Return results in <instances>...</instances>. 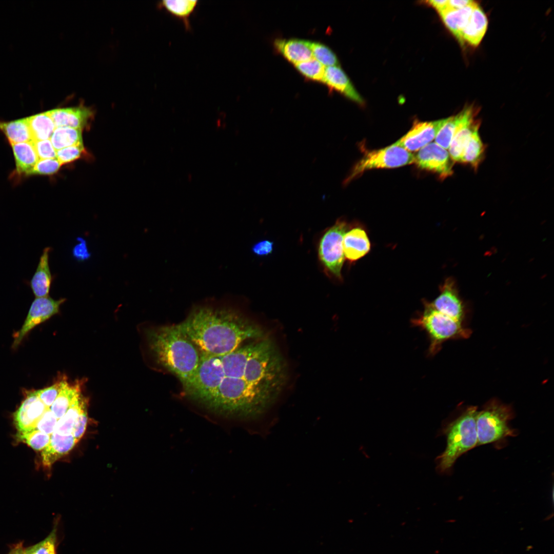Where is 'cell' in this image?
Returning a JSON list of instances; mask_svg holds the SVG:
<instances>
[{
    "label": "cell",
    "mask_w": 554,
    "mask_h": 554,
    "mask_svg": "<svg viewBox=\"0 0 554 554\" xmlns=\"http://www.w3.org/2000/svg\"><path fill=\"white\" fill-rule=\"evenodd\" d=\"M48 408L37 396L36 390L27 391L26 397L13 414L18 432L35 430L36 424Z\"/></svg>",
    "instance_id": "cell-13"
},
{
    "label": "cell",
    "mask_w": 554,
    "mask_h": 554,
    "mask_svg": "<svg viewBox=\"0 0 554 554\" xmlns=\"http://www.w3.org/2000/svg\"><path fill=\"white\" fill-rule=\"evenodd\" d=\"M474 2L469 0H450L448 1V8L460 9L469 6Z\"/></svg>",
    "instance_id": "cell-45"
},
{
    "label": "cell",
    "mask_w": 554,
    "mask_h": 554,
    "mask_svg": "<svg viewBox=\"0 0 554 554\" xmlns=\"http://www.w3.org/2000/svg\"><path fill=\"white\" fill-rule=\"evenodd\" d=\"M198 1L163 0L157 4L158 8L164 9L172 16L180 19L187 30L191 29L190 17L197 5Z\"/></svg>",
    "instance_id": "cell-26"
},
{
    "label": "cell",
    "mask_w": 554,
    "mask_h": 554,
    "mask_svg": "<svg viewBox=\"0 0 554 554\" xmlns=\"http://www.w3.org/2000/svg\"><path fill=\"white\" fill-rule=\"evenodd\" d=\"M57 524L42 541L25 548L26 554H56Z\"/></svg>",
    "instance_id": "cell-36"
},
{
    "label": "cell",
    "mask_w": 554,
    "mask_h": 554,
    "mask_svg": "<svg viewBox=\"0 0 554 554\" xmlns=\"http://www.w3.org/2000/svg\"><path fill=\"white\" fill-rule=\"evenodd\" d=\"M62 386V381L44 389L36 390V393L47 408H50L57 397Z\"/></svg>",
    "instance_id": "cell-41"
},
{
    "label": "cell",
    "mask_w": 554,
    "mask_h": 554,
    "mask_svg": "<svg viewBox=\"0 0 554 554\" xmlns=\"http://www.w3.org/2000/svg\"><path fill=\"white\" fill-rule=\"evenodd\" d=\"M273 242L265 240L259 241L252 247L253 253L259 256H264L270 254L273 250Z\"/></svg>",
    "instance_id": "cell-44"
},
{
    "label": "cell",
    "mask_w": 554,
    "mask_h": 554,
    "mask_svg": "<svg viewBox=\"0 0 554 554\" xmlns=\"http://www.w3.org/2000/svg\"><path fill=\"white\" fill-rule=\"evenodd\" d=\"M147 338L157 363L175 375L183 386L186 384L195 373L201 355L179 325L153 328Z\"/></svg>",
    "instance_id": "cell-3"
},
{
    "label": "cell",
    "mask_w": 554,
    "mask_h": 554,
    "mask_svg": "<svg viewBox=\"0 0 554 554\" xmlns=\"http://www.w3.org/2000/svg\"><path fill=\"white\" fill-rule=\"evenodd\" d=\"M477 4H473L460 9H449L439 13L444 23L459 39L471 17Z\"/></svg>",
    "instance_id": "cell-25"
},
{
    "label": "cell",
    "mask_w": 554,
    "mask_h": 554,
    "mask_svg": "<svg viewBox=\"0 0 554 554\" xmlns=\"http://www.w3.org/2000/svg\"><path fill=\"white\" fill-rule=\"evenodd\" d=\"M274 46L279 52L294 65L313 57L307 41L277 39Z\"/></svg>",
    "instance_id": "cell-23"
},
{
    "label": "cell",
    "mask_w": 554,
    "mask_h": 554,
    "mask_svg": "<svg viewBox=\"0 0 554 554\" xmlns=\"http://www.w3.org/2000/svg\"><path fill=\"white\" fill-rule=\"evenodd\" d=\"M281 392L275 388L251 384L242 378L225 377L204 406L226 416L255 418L266 412Z\"/></svg>",
    "instance_id": "cell-2"
},
{
    "label": "cell",
    "mask_w": 554,
    "mask_h": 554,
    "mask_svg": "<svg viewBox=\"0 0 554 554\" xmlns=\"http://www.w3.org/2000/svg\"><path fill=\"white\" fill-rule=\"evenodd\" d=\"M343 248L345 258L351 262L366 255L370 250V243L365 230L355 227L347 231L343 237Z\"/></svg>",
    "instance_id": "cell-18"
},
{
    "label": "cell",
    "mask_w": 554,
    "mask_h": 554,
    "mask_svg": "<svg viewBox=\"0 0 554 554\" xmlns=\"http://www.w3.org/2000/svg\"><path fill=\"white\" fill-rule=\"evenodd\" d=\"M477 123L472 121L464 125L453 137L448 148L452 161L460 162L465 146Z\"/></svg>",
    "instance_id": "cell-33"
},
{
    "label": "cell",
    "mask_w": 554,
    "mask_h": 554,
    "mask_svg": "<svg viewBox=\"0 0 554 554\" xmlns=\"http://www.w3.org/2000/svg\"><path fill=\"white\" fill-rule=\"evenodd\" d=\"M225 377L220 357L201 355L195 373L183 387L189 398L204 406Z\"/></svg>",
    "instance_id": "cell-7"
},
{
    "label": "cell",
    "mask_w": 554,
    "mask_h": 554,
    "mask_svg": "<svg viewBox=\"0 0 554 554\" xmlns=\"http://www.w3.org/2000/svg\"><path fill=\"white\" fill-rule=\"evenodd\" d=\"M479 127L480 123L478 122L465 146L460 161L469 164L475 169L478 167L484 152V146L479 132Z\"/></svg>",
    "instance_id": "cell-28"
},
{
    "label": "cell",
    "mask_w": 554,
    "mask_h": 554,
    "mask_svg": "<svg viewBox=\"0 0 554 554\" xmlns=\"http://www.w3.org/2000/svg\"><path fill=\"white\" fill-rule=\"evenodd\" d=\"M10 144L15 160L16 172L28 175L39 160L32 141Z\"/></svg>",
    "instance_id": "cell-24"
},
{
    "label": "cell",
    "mask_w": 554,
    "mask_h": 554,
    "mask_svg": "<svg viewBox=\"0 0 554 554\" xmlns=\"http://www.w3.org/2000/svg\"><path fill=\"white\" fill-rule=\"evenodd\" d=\"M478 411L477 406H469L456 418L443 424L440 432L446 438V447L436 459L438 473H450L460 456L477 446Z\"/></svg>",
    "instance_id": "cell-4"
},
{
    "label": "cell",
    "mask_w": 554,
    "mask_h": 554,
    "mask_svg": "<svg viewBox=\"0 0 554 554\" xmlns=\"http://www.w3.org/2000/svg\"><path fill=\"white\" fill-rule=\"evenodd\" d=\"M322 82L350 100L363 104L362 98L340 66L326 67Z\"/></svg>",
    "instance_id": "cell-19"
},
{
    "label": "cell",
    "mask_w": 554,
    "mask_h": 554,
    "mask_svg": "<svg viewBox=\"0 0 554 554\" xmlns=\"http://www.w3.org/2000/svg\"><path fill=\"white\" fill-rule=\"evenodd\" d=\"M258 340L239 347L232 352L220 357L225 377L244 379L247 362L255 350Z\"/></svg>",
    "instance_id": "cell-16"
},
{
    "label": "cell",
    "mask_w": 554,
    "mask_h": 554,
    "mask_svg": "<svg viewBox=\"0 0 554 554\" xmlns=\"http://www.w3.org/2000/svg\"><path fill=\"white\" fill-rule=\"evenodd\" d=\"M488 21L484 12L476 5L467 25L462 31L460 38L468 44L477 46L479 44L487 30Z\"/></svg>",
    "instance_id": "cell-22"
},
{
    "label": "cell",
    "mask_w": 554,
    "mask_h": 554,
    "mask_svg": "<svg viewBox=\"0 0 554 554\" xmlns=\"http://www.w3.org/2000/svg\"><path fill=\"white\" fill-rule=\"evenodd\" d=\"M52 248L45 247L39 257L36 270L28 282V285L35 298L49 296L53 276L49 266V254Z\"/></svg>",
    "instance_id": "cell-17"
},
{
    "label": "cell",
    "mask_w": 554,
    "mask_h": 554,
    "mask_svg": "<svg viewBox=\"0 0 554 554\" xmlns=\"http://www.w3.org/2000/svg\"><path fill=\"white\" fill-rule=\"evenodd\" d=\"M50 140L56 151L67 147L83 145L82 130L70 127H56Z\"/></svg>",
    "instance_id": "cell-32"
},
{
    "label": "cell",
    "mask_w": 554,
    "mask_h": 554,
    "mask_svg": "<svg viewBox=\"0 0 554 554\" xmlns=\"http://www.w3.org/2000/svg\"><path fill=\"white\" fill-rule=\"evenodd\" d=\"M430 304L439 312L463 323L464 306L451 279L446 280L441 287L440 294Z\"/></svg>",
    "instance_id": "cell-14"
},
{
    "label": "cell",
    "mask_w": 554,
    "mask_h": 554,
    "mask_svg": "<svg viewBox=\"0 0 554 554\" xmlns=\"http://www.w3.org/2000/svg\"><path fill=\"white\" fill-rule=\"evenodd\" d=\"M32 142L39 159L56 158V151L50 139Z\"/></svg>",
    "instance_id": "cell-42"
},
{
    "label": "cell",
    "mask_w": 554,
    "mask_h": 554,
    "mask_svg": "<svg viewBox=\"0 0 554 554\" xmlns=\"http://www.w3.org/2000/svg\"><path fill=\"white\" fill-rule=\"evenodd\" d=\"M474 113L471 107H467L456 115L448 117L435 138L436 143L445 149H448L456 133L464 125L473 121Z\"/></svg>",
    "instance_id": "cell-21"
},
{
    "label": "cell",
    "mask_w": 554,
    "mask_h": 554,
    "mask_svg": "<svg viewBox=\"0 0 554 554\" xmlns=\"http://www.w3.org/2000/svg\"><path fill=\"white\" fill-rule=\"evenodd\" d=\"M294 65L298 70L306 77L322 82L325 67L313 57Z\"/></svg>",
    "instance_id": "cell-37"
},
{
    "label": "cell",
    "mask_w": 554,
    "mask_h": 554,
    "mask_svg": "<svg viewBox=\"0 0 554 554\" xmlns=\"http://www.w3.org/2000/svg\"><path fill=\"white\" fill-rule=\"evenodd\" d=\"M0 131L6 136L9 143L32 141L27 117L10 122L0 120Z\"/></svg>",
    "instance_id": "cell-31"
},
{
    "label": "cell",
    "mask_w": 554,
    "mask_h": 554,
    "mask_svg": "<svg viewBox=\"0 0 554 554\" xmlns=\"http://www.w3.org/2000/svg\"><path fill=\"white\" fill-rule=\"evenodd\" d=\"M85 402L81 393L75 399L66 413L57 420L54 430L60 435L72 434V431L80 414L85 409Z\"/></svg>",
    "instance_id": "cell-30"
},
{
    "label": "cell",
    "mask_w": 554,
    "mask_h": 554,
    "mask_svg": "<svg viewBox=\"0 0 554 554\" xmlns=\"http://www.w3.org/2000/svg\"><path fill=\"white\" fill-rule=\"evenodd\" d=\"M65 301V298L55 300L50 296L35 298L31 304L23 325L14 335L13 347H17L25 337L36 326L58 313L61 305Z\"/></svg>",
    "instance_id": "cell-10"
},
{
    "label": "cell",
    "mask_w": 554,
    "mask_h": 554,
    "mask_svg": "<svg viewBox=\"0 0 554 554\" xmlns=\"http://www.w3.org/2000/svg\"><path fill=\"white\" fill-rule=\"evenodd\" d=\"M84 151L83 145L65 147L56 151V159L61 165L68 164L80 158Z\"/></svg>",
    "instance_id": "cell-39"
},
{
    "label": "cell",
    "mask_w": 554,
    "mask_h": 554,
    "mask_svg": "<svg viewBox=\"0 0 554 554\" xmlns=\"http://www.w3.org/2000/svg\"><path fill=\"white\" fill-rule=\"evenodd\" d=\"M61 166V165L56 158L39 159L28 175L53 174L59 170Z\"/></svg>",
    "instance_id": "cell-38"
},
{
    "label": "cell",
    "mask_w": 554,
    "mask_h": 554,
    "mask_svg": "<svg viewBox=\"0 0 554 554\" xmlns=\"http://www.w3.org/2000/svg\"><path fill=\"white\" fill-rule=\"evenodd\" d=\"M81 385L78 381L74 385H70L67 381L62 380L60 392L49 408L58 420L66 413L76 397L81 393Z\"/></svg>",
    "instance_id": "cell-27"
},
{
    "label": "cell",
    "mask_w": 554,
    "mask_h": 554,
    "mask_svg": "<svg viewBox=\"0 0 554 554\" xmlns=\"http://www.w3.org/2000/svg\"><path fill=\"white\" fill-rule=\"evenodd\" d=\"M423 311L411 320V324L427 333L429 345L428 355L436 354L445 342L453 339H467L471 331L463 323L454 320L436 310L430 303L425 302Z\"/></svg>",
    "instance_id": "cell-5"
},
{
    "label": "cell",
    "mask_w": 554,
    "mask_h": 554,
    "mask_svg": "<svg viewBox=\"0 0 554 554\" xmlns=\"http://www.w3.org/2000/svg\"><path fill=\"white\" fill-rule=\"evenodd\" d=\"M47 112L55 128L67 127L81 130L88 125L93 115L90 109L83 106L56 108Z\"/></svg>",
    "instance_id": "cell-15"
},
{
    "label": "cell",
    "mask_w": 554,
    "mask_h": 554,
    "mask_svg": "<svg viewBox=\"0 0 554 554\" xmlns=\"http://www.w3.org/2000/svg\"><path fill=\"white\" fill-rule=\"evenodd\" d=\"M447 0H433L428 1L429 3L440 13L448 8Z\"/></svg>",
    "instance_id": "cell-46"
},
{
    "label": "cell",
    "mask_w": 554,
    "mask_h": 554,
    "mask_svg": "<svg viewBox=\"0 0 554 554\" xmlns=\"http://www.w3.org/2000/svg\"><path fill=\"white\" fill-rule=\"evenodd\" d=\"M414 157L418 167L436 173L443 179L453 173L452 161L448 151L436 143L427 144Z\"/></svg>",
    "instance_id": "cell-11"
},
{
    "label": "cell",
    "mask_w": 554,
    "mask_h": 554,
    "mask_svg": "<svg viewBox=\"0 0 554 554\" xmlns=\"http://www.w3.org/2000/svg\"><path fill=\"white\" fill-rule=\"evenodd\" d=\"M51 435L37 430L18 432L16 434L17 439L27 444L35 450H42L49 444Z\"/></svg>",
    "instance_id": "cell-35"
},
{
    "label": "cell",
    "mask_w": 554,
    "mask_h": 554,
    "mask_svg": "<svg viewBox=\"0 0 554 554\" xmlns=\"http://www.w3.org/2000/svg\"><path fill=\"white\" fill-rule=\"evenodd\" d=\"M77 443L72 434L63 436L53 432L48 445L42 450L43 465L49 467L56 461L68 453Z\"/></svg>",
    "instance_id": "cell-20"
},
{
    "label": "cell",
    "mask_w": 554,
    "mask_h": 554,
    "mask_svg": "<svg viewBox=\"0 0 554 554\" xmlns=\"http://www.w3.org/2000/svg\"><path fill=\"white\" fill-rule=\"evenodd\" d=\"M513 416L509 405L496 400L487 403L477 415V446L516 436V430L509 425Z\"/></svg>",
    "instance_id": "cell-6"
},
{
    "label": "cell",
    "mask_w": 554,
    "mask_h": 554,
    "mask_svg": "<svg viewBox=\"0 0 554 554\" xmlns=\"http://www.w3.org/2000/svg\"><path fill=\"white\" fill-rule=\"evenodd\" d=\"M178 325L200 355L221 357L246 340H258L265 335L258 324L227 307H197Z\"/></svg>",
    "instance_id": "cell-1"
},
{
    "label": "cell",
    "mask_w": 554,
    "mask_h": 554,
    "mask_svg": "<svg viewBox=\"0 0 554 554\" xmlns=\"http://www.w3.org/2000/svg\"><path fill=\"white\" fill-rule=\"evenodd\" d=\"M8 554H26L23 543L19 542L13 545Z\"/></svg>",
    "instance_id": "cell-47"
},
{
    "label": "cell",
    "mask_w": 554,
    "mask_h": 554,
    "mask_svg": "<svg viewBox=\"0 0 554 554\" xmlns=\"http://www.w3.org/2000/svg\"><path fill=\"white\" fill-rule=\"evenodd\" d=\"M58 419L48 408L37 421L35 429L51 435L54 431Z\"/></svg>",
    "instance_id": "cell-40"
},
{
    "label": "cell",
    "mask_w": 554,
    "mask_h": 554,
    "mask_svg": "<svg viewBox=\"0 0 554 554\" xmlns=\"http://www.w3.org/2000/svg\"><path fill=\"white\" fill-rule=\"evenodd\" d=\"M313 57L324 67L339 66V61L335 54L327 46L317 42L307 41Z\"/></svg>",
    "instance_id": "cell-34"
},
{
    "label": "cell",
    "mask_w": 554,
    "mask_h": 554,
    "mask_svg": "<svg viewBox=\"0 0 554 554\" xmlns=\"http://www.w3.org/2000/svg\"><path fill=\"white\" fill-rule=\"evenodd\" d=\"M448 119L415 123L406 134L392 144L409 152L419 150L436 138Z\"/></svg>",
    "instance_id": "cell-12"
},
{
    "label": "cell",
    "mask_w": 554,
    "mask_h": 554,
    "mask_svg": "<svg viewBox=\"0 0 554 554\" xmlns=\"http://www.w3.org/2000/svg\"><path fill=\"white\" fill-rule=\"evenodd\" d=\"M348 229L347 223L341 219L327 229L319 242V260L328 273L341 280L345 256L343 248V237Z\"/></svg>",
    "instance_id": "cell-8"
},
{
    "label": "cell",
    "mask_w": 554,
    "mask_h": 554,
    "mask_svg": "<svg viewBox=\"0 0 554 554\" xmlns=\"http://www.w3.org/2000/svg\"><path fill=\"white\" fill-rule=\"evenodd\" d=\"M87 422V413L86 408L80 414L73 426L72 435L77 443L83 437L86 428Z\"/></svg>",
    "instance_id": "cell-43"
},
{
    "label": "cell",
    "mask_w": 554,
    "mask_h": 554,
    "mask_svg": "<svg viewBox=\"0 0 554 554\" xmlns=\"http://www.w3.org/2000/svg\"><path fill=\"white\" fill-rule=\"evenodd\" d=\"M414 159V155L411 152L393 144L368 152L353 166L345 183H348L368 170L397 168L413 163Z\"/></svg>",
    "instance_id": "cell-9"
},
{
    "label": "cell",
    "mask_w": 554,
    "mask_h": 554,
    "mask_svg": "<svg viewBox=\"0 0 554 554\" xmlns=\"http://www.w3.org/2000/svg\"><path fill=\"white\" fill-rule=\"evenodd\" d=\"M27 118L33 142L50 138L55 126L47 111Z\"/></svg>",
    "instance_id": "cell-29"
}]
</instances>
